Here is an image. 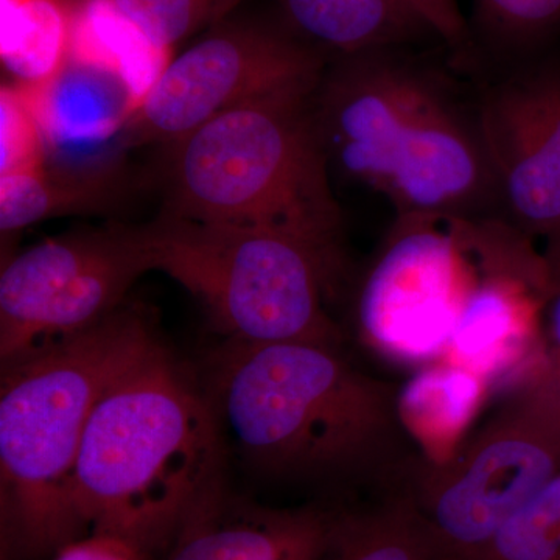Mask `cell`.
<instances>
[{"label":"cell","mask_w":560,"mask_h":560,"mask_svg":"<svg viewBox=\"0 0 560 560\" xmlns=\"http://www.w3.org/2000/svg\"><path fill=\"white\" fill-rule=\"evenodd\" d=\"M208 374L221 433L265 477L385 495L418 458L397 418L396 386L353 366L341 348L226 340Z\"/></svg>","instance_id":"6da1fadb"},{"label":"cell","mask_w":560,"mask_h":560,"mask_svg":"<svg viewBox=\"0 0 560 560\" xmlns=\"http://www.w3.org/2000/svg\"><path fill=\"white\" fill-rule=\"evenodd\" d=\"M221 431L205 389L150 338L110 378L81 440L73 499L86 533L165 551L219 492Z\"/></svg>","instance_id":"7a4b0ae2"},{"label":"cell","mask_w":560,"mask_h":560,"mask_svg":"<svg viewBox=\"0 0 560 560\" xmlns=\"http://www.w3.org/2000/svg\"><path fill=\"white\" fill-rule=\"evenodd\" d=\"M313 116L329 164L400 215L453 213L492 173L481 136L436 81L386 50L342 58L324 75Z\"/></svg>","instance_id":"3957f363"},{"label":"cell","mask_w":560,"mask_h":560,"mask_svg":"<svg viewBox=\"0 0 560 560\" xmlns=\"http://www.w3.org/2000/svg\"><path fill=\"white\" fill-rule=\"evenodd\" d=\"M121 307L94 329L2 366L0 501L3 537L27 555L84 536L73 475L88 420L116 372L153 337Z\"/></svg>","instance_id":"277c9868"},{"label":"cell","mask_w":560,"mask_h":560,"mask_svg":"<svg viewBox=\"0 0 560 560\" xmlns=\"http://www.w3.org/2000/svg\"><path fill=\"white\" fill-rule=\"evenodd\" d=\"M313 102L272 98L238 106L168 145L162 212L280 232L342 259L341 209Z\"/></svg>","instance_id":"5b68a950"},{"label":"cell","mask_w":560,"mask_h":560,"mask_svg":"<svg viewBox=\"0 0 560 560\" xmlns=\"http://www.w3.org/2000/svg\"><path fill=\"white\" fill-rule=\"evenodd\" d=\"M150 271L205 305L230 341L341 348L329 296L341 257L280 232L219 226L162 212L138 228Z\"/></svg>","instance_id":"8992f818"},{"label":"cell","mask_w":560,"mask_h":560,"mask_svg":"<svg viewBox=\"0 0 560 560\" xmlns=\"http://www.w3.org/2000/svg\"><path fill=\"white\" fill-rule=\"evenodd\" d=\"M243 9V7H242ZM235 11L167 62L125 130V147L178 142L228 110L272 98H315L323 51L278 20Z\"/></svg>","instance_id":"52a82bcc"},{"label":"cell","mask_w":560,"mask_h":560,"mask_svg":"<svg viewBox=\"0 0 560 560\" xmlns=\"http://www.w3.org/2000/svg\"><path fill=\"white\" fill-rule=\"evenodd\" d=\"M477 230L455 213L400 215L357 301V334L368 349L404 366L444 357L495 243V226L486 224L474 264Z\"/></svg>","instance_id":"ba28073f"},{"label":"cell","mask_w":560,"mask_h":560,"mask_svg":"<svg viewBox=\"0 0 560 560\" xmlns=\"http://www.w3.org/2000/svg\"><path fill=\"white\" fill-rule=\"evenodd\" d=\"M558 475L560 434L512 396L444 463L418 455L400 490L429 526L441 560H478Z\"/></svg>","instance_id":"9c48e42d"},{"label":"cell","mask_w":560,"mask_h":560,"mask_svg":"<svg viewBox=\"0 0 560 560\" xmlns=\"http://www.w3.org/2000/svg\"><path fill=\"white\" fill-rule=\"evenodd\" d=\"M149 271L138 228L70 232L21 250L0 272L2 366L94 329Z\"/></svg>","instance_id":"30bf717a"},{"label":"cell","mask_w":560,"mask_h":560,"mask_svg":"<svg viewBox=\"0 0 560 560\" xmlns=\"http://www.w3.org/2000/svg\"><path fill=\"white\" fill-rule=\"evenodd\" d=\"M481 142L518 228L560 231V73H539L493 92L481 113Z\"/></svg>","instance_id":"8fae6325"},{"label":"cell","mask_w":560,"mask_h":560,"mask_svg":"<svg viewBox=\"0 0 560 560\" xmlns=\"http://www.w3.org/2000/svg\"><path fill=\"white\" fill-rule=\"evenodd\" d=\"M43 132L47 164L68 171H109L125 147L139 101L108 65L70 50L60 69L38 84H18Z\"/></svg>","instance_id":"7c38bea8"},{"label":"cell","mask_w":560,"mask_h":560,"mask_svg":"<svg viewBox=\"0 0 560 560\" xmlns=\"http://www.w3.org/2000/svg\"><path fill=\"white\" fill-rule=\"evenodd\" d=\"M342 508H264L213 493L180 526L162 560H320Z\"/></svg>","instance_id":"4fadbf2b"},{"label":"cell","mask_w":560,"mask_h":560,"mask_svg":"<svg viewBox=\"0 0 560 560\" xmlns=\"http://www.w3.org/2000/svg\"><path fill=\"white\" fill-rule=\"evenodd\" d=\"M492 385L445 360L420 366L397 388V418L419 458L441 464L469 438Z\"/></svg>","instance_id":"5bb4252c"},{"label":"cell","mask_w":560,"mask_h":560,"mask_svg":"<svg viewBox=\"0 0 560 560\" xmlns=\"http://www.w3.org/2000/svg\"><path fill=\"white\" fill-rule=\"evenodd\" d=\"M298 38L345 57L388 50L427 33L400 0H272ZM430 33V32H429Z\"/></svg>","instance_id":"9a60e30c"},{"label":"cell","mask_w":560,"mask_h":560,"mask_svg":"<svg viewBox=\"0 0 560 560\" xmlns=\"http://www.w3.org/2000/svg\"><path fill=\"white\" fill-rule=\"evenodd\" d=\"M120 167L68 171L44 164L0 176V232L10 237L54 217L108 209L124 189Z\"/></svg>","instance_id":"2e32d148"},{"label":"cell","mask_w":560,"mask_h":560,"mask_svg":"<svg viewBox=\"0 0 560 560\" xmlns=\"http://www.w3.org/2000/svg\"><path fill=\"white\" fill-rule=\"evenodd\" d=\"M320 560H441L436 541L401 490L342 508Z\"/></svg>","instance_id":"e0dca14e"},{"label":"cell","mask_w":560,"mask_h":560,"mask_svg":"<svg viewBox=\"0 0 560 560\" xmlns=\"http://www.w3.org/2000/svg\"><path fill=\"white\" fill-rule=\"evenodd\" d=\"M77 5L69 0H2V66L16 84L50 79L72 40Z\"/></svg>","instance_id":"ac0fdd59"},{"label":"cell","mask_w":560,"mask_h":560,"mask_svg":"<svg viewBox=\"0 0 560 560\" xmlns=\"http://www.w3.org/2000/svg\"><path fill=\"white\" fill-rule=\"evenodd\" d=\"M151 46L162 51L228 20L248 0H108Z\"/></svg>","instance_id":"d6986e66"},{"label":"cell","mask_w":560,"mask_h":560,"mask_svg":"<svg viewBox=\"0 0 560 560\" xmlns=\"http://www.w3.org/2000/svg\"><path fill=\"white\" fill-rule=\"evenodd\" d=\"M478 560H560V475L508 522Z\"/></svg>","instance_id":"ffe728a7"},{"label":"cell","mask_w":560,"mask_h":560,"mask_svg":"<svg viewBox=\"0 0 560 560\" xmlns=\"http://www.w3.org/2000/svg\"><path fill=\"white\" fill-rule=\"evenodd\" d=\"M482 31L503 44H523L560 28V0H474Z\"/></svg>","instance_id":"44dd1931"},{"label":"cell","mask_w":560,"mask_h":560,"mask_svg":"<svg viewBox=\"0 0 560 560\" xmlns=\"http://www.w3.org/2000/svg\"><path fill=\"white\" fill-rule=\"evenodd\" d=\"M0 176L46 164L43 132L21 88L0 91Z\"/></svg>","instance_id":"7402d4cb"},{"label":"cell","mask_w":560,"mask_h":560,"mask_svg":"<svg viewBox=\"0 0 560 560\" xmlns=\"http://www.w3.org/2000/svg\"><path fill=\"white\" fill-rule=\"evenodd\" d=\"M427 31L440 36L453 47H460L467 39V25L460 13L458 0H400Z\"/></svg>","instance_id":"603a6c76"},{"label":"cell","mask_w":560,"mask_h":560,"mask_svg":"<svg viewBox=\"0 0 560 560\" xmlns=\"http://www.w3.org/2000/svg\"><path fill=\"white\" fill-rule=\"evenodd\" d=\"M54 560H151V555L121 537L90 533L61 547Z\"/></svg>","instance_id":"cb8c5ba5"},{"label":"cell","mask_w":560,"mask_h":560,"mask_svg":"<svg viewBox=\"0 0 560 560\" xmlns=\"http://www.w3.org/2000/svg\"><path fill=\"white\" fill-rule=\"evenodd\" d=\"M514 396L560 434V371L537 372L522 383Z\"/></svg>","instance_id":"d4e9b609"},{"label":"cell","mask_w":560,"mask_h":560,"mask_svg":"<svg viewBox=\"0 0 560 560\" xmlns=\"http://www.w3.org/2000/svg\"><path fill=\"white\" fill-rule=\"evenodd\" d=\"M544 357L537 372L560 371V290L545 305Z\"/></svg>","instance_id":"484cf974"},{"label":"cell","mask_w":560,"mask_h":560,"mask_svg":"<svg viewBox=\"0 0 560 560\" xmlns=\"http://www.w3.org/2000/svg\"><path fill=\"white\" fill-rule=\"evenodd\" d=\"M547 248H545L541 257H544L551 298L560 290V231L547 238Z\"/></svg>","instance_id":"4316f807"}]
</instances>
